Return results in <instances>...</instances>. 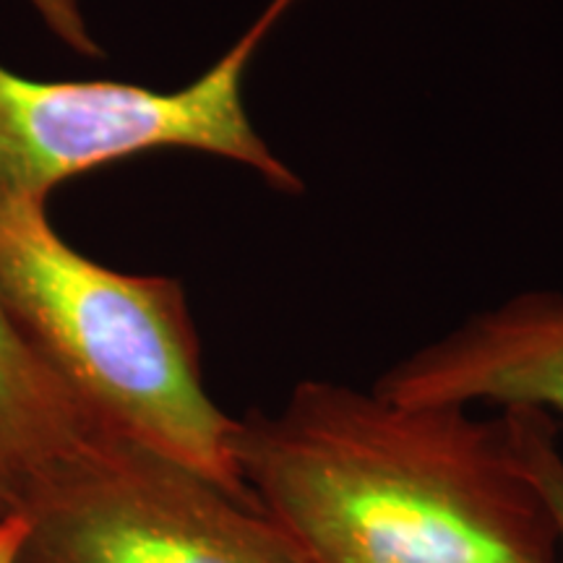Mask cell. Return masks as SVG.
<instances>
[{
  "label": "cell",
  "mask_w": 563,
  "mask_h": 563,
  "mask_svg": "<svg viewBox=\"0 0 563 563\" xmlns=\"http://www.w3.org/2000/svg\"><path fill=\"white\" fill-rule=\"evenodd\" d=\"M511 415L514 433H517L519 456H522L527 475L540 490L559 530L561 563H563V454L559 449V426L553 415L540 410H506Z\"/></svg>",
  "instance_id": "7"
},
{
  "label": "cell",
  "mask_w": 563,
  "mask_h": 563,
  "mask_svg": "<svg viewBox=\"0 0 563 563\" xmlns=\"http://www.w3.org/2000/svg\"><path fill=\"white\" fill-rule=\"evenodd\" d=\"M21 517L19 563H298L258 506L112 428Z\"/></svg>",
  "instance_id": "4"
},
{
  "label": "cell",
  "mask_w": 563,
  "mask_h": 563,
  "mask_svg": "<svg viewBox=\"0 0 563 563\" xmlns=\"http://www.w3.org/2000/svg\"><path fill=\"white\" fill-rule=\"evenodd\" d=\"M24 517H11L0 522V563H19V551L24 543Z\"/></svg>",
  "instance_id": "9"
},
{
  "label": "cell",
  "mask_w": 563,
  "mask_h": 563,
  "mask_svg": "<svg viewBox=\"0 0 563 563\" xmlns=\"http://www.w3.org/2000/svg\"><path fill=\"white\" fill-rule=\"evenodd\" d=\"M108 428L0 306V522L30 509L63 464Z\"/></svg>",
  "instance_id": "6"
},
{
  "label": "cell",
  "mask_w": 563,
  "mask_h": 563,
  "mask_svg": "<svg viewBox=\"0 0 563 563\" xmlns=\"http://www.w3.org/2000/svg\"><path fill=\"white\" fill-rule=\"evenodd\" d=\"M30 3L66 45L74 47L76 53L89 55V58H100L102 51L91 37L87 21H84L81 0H30Z\"/></svg>",
  "instance_id": "8"
},
{
  "label": "cell",
  "mask_w": 563,
  "mask_h": 563,
  "mask_svg": "<svg viewBox=\"0 0 563 563\" xmlns=\"http://www.w3.org/2000/svg\"><path fill=\"white\" fill-rule=\"evenodd\" d=\"M0 306L112 431L253 504L235 462L238 418L203 386L178 282L91 262L58 238L45 201L0 194Z\"/></svg>",
  "instance_id": "2"
},
{
  "label": "cell",
  "mask_w": 563,
  "mask_h": 563,
  "mask_svg": "<svg viewBox=\"0 0 563 563\" xmlns=\"http://www.w3.org/2000/svg\"><path fill=\"white\" fill-rule=\"evenodd\" d=\"M272 26L262 13L207 74L175 91L32 81L0 66V194L45 201L74 175L165 146L217 154L277 191H300V178L264 144L243 102V74Z\"/></svg>",
  "instance_id": "3"
},
{
  "label": "cell",
  "mask_w": 563,
  "mask_h": 563,
  "mask_svg": "<svg viewBox=\"0 0 563 563\" xmlns=\"http://www.w3.org/2000/svg\"><path fill=\"white\" fill-rule=\"evenodd\" d=\"M235 462L298 563H561L506 410L302 382L238 418Z\"/></svg>",
  "instance_id": "1"
},
{
  "label": "cell",
  "mask_w": 563,
  "mask_h": 563,
  "mask_svg": "<svg viewBox=\"0 0 563 563\" xmlns=\"http://www.w3.org/2000/svg\"><path fill=\"white\" fill-rule=\"evenodd\" d=\"M373 391L399 405L563 415V292H522L473 316L386 371Z\"/></svg>",
  "instance_id": "5"
},
{
  "label": "cell",
  "mask_w": 563,
  "mask_h": 563,
  "mask_svg": "<svg viewBox=\"0 0 563 563\" xmlns=\"http://www.w3.org/2000/svg\"><path fill=\"white\" fill-rule=\"evenodd\" d=\"M292 3H298V0H272V3L264 9V16L272 19L274 24H277V21L285 16L287 11H290Z\"/></svg>",
  "instance_id": "10"
}]
</instances>
